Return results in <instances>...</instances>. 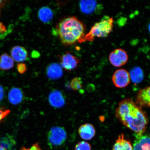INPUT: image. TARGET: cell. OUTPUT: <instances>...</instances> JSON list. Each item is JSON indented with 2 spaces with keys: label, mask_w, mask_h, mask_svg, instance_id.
Masks as SVG:
<instances>
[{
  "label": "cell",
  "mask_w": 150,
  "mask_h": 150,
  "mask_svg": "<svg viewBox=\"0 0 150 150\" xmlns=\"http://www.w3.org/2000/svg\"><path fill=\"white\" fill-rule=\"evenodd\" d=\"M115 116L123 125L134 131L135 136L142 135L149 123L146 112L130 98L120 102Z\"/></svg>",
  "instance_id": "6da1fadb"
},
{
  "label": "cell",
  "mask_w": 150,
  "mask_h": 150,
  "mask_svg": "<svg viewBox=\"0 0 150 150\" xmlns=\"http://www.w3.org/2000/svg\"><path fill=\"white\" fill-rule=\"evenodd\" d=\"M86 27L76 16H69L60 21L56 25V31L60 40L66 46L83 42Z\"/></svg>",
  "instance_id": "7a4b0ae2"
},
{
  "label": "cell",
  "mask_w": 150,
  "mask_h": 150,
  "mask_svg": "<svg viewBox=\"0 0 150 150\" xmlns=\"http://www.w3.org/2000/svg\"><path fill=\"white\" fill-rule=\"evenodd\" d=\"M114 20L112 17L105 16L100 21L96 22L86 35L83 42H92L96 37L106 38L112 32L113 28Z\"/></svg>",
  "instance_id": "3957f363"
},
{
  "label": "cell",
  "mask_w": 150,
  "mask_h": 150,
  "mask_svg": "<svg viewBox=\"0 0 150 150\" xmlns=\"http://www.w3.org/2000/svg\"><path fill=\"white\" fill-rule=\"evenodd\" d=\"M67 138L66 131L64 128L59 126L54 127L49 131L47 141L50 147H57L63 145Z\"/></svg>",
  "instance_id": "277c9868"
},
{
  "label": "cell",
  "mask_w": 150,
  "mask_h": 150,
  "mask_svg": "<svg viewBox=\"0 0 150 150\" xmlns=\"http://www.w3.org/2000/svg\"><path fill=\"white\" fill-rule=\"evenodd\" d=\"M112 80L114 85L117 88L126 87L130 83V74L125 69H119L114 73Z\"/></svg>",
  "instance_id": "5b68a950"
},
{
  "label": "cell",
  "mask_w": 150,
  "mask_h": 150,
  "mask_svg": "<svg viewBox=\"0 0 150 150\" xmlns=\"http://www.w3.org/2000/svg\"><path fill=\"white\" fill-rule=\"evenodd\" d=\"M109 61L110 63L116 67L125 65L128 61V56L127 52L122 49H117L110 53Z\"/></svg>",
  "instance_id": "8992f818"
},
{
  "label": "cell",
  "mask_w": 150,
  "mask_h": 150,
  "mask_svg": "<svg viewBox=\"0 0 150 150\" xmlns=\"http://www.w3.org/2000/svg\"><path fill=\"white\" fill-rule=\"evenodd\" d=\"M60 61L62 67L69 71L76 69L80 62L78 58L69 52H65L61 56Z\"/></svg>",
  "instance_id": "52a82bcc"
},
{
  "label": "cell",
  "mask_w": 150,
  "mask_h": 150,
  "mask_svg": "<svg viewBox=\"0 0 150 150\" xmlns=\"http://www.w3.org/2000/svg\"><path fill=\"white\" fill-rule=\"evenodd\" d=\"M81 11L84 14H99L102 12L103 6L95 1H81L79 2Z\"/></svg>",
  "instance_id": "ba28073f"
},
{
  "label": "cell",
  "mask_w": 150,
  "mask_h": 150,
  "mask_svg": "<svg viewBox=\"0 0 150 150\" xmlns=\"http://www.w3.org/2000/svg\"><path fill=\"white\" fill-rule=\"evenodd\" d=\"M48 100L50 105L55 108L62 107L65 104L64 95L59 90H54L50 93Z\"/></svg>",
  "instance_id": "9c48e42d"
},
{
  "label": "cell",
  "mask_w": 150,
  "mask_h": 150,
  "mask_svg": "<svg viewBox=\"0 0 150 150\" xmlns=\"http://www.w3.org/2000/svg\"><path fill=\"white\" fill-rule=\"evenodd\" d=\"M137 105L150 108V84L149 87L140 89L136 96Z\"/></svg>",
  "instance_id": "30bf717a"
},
{
  "label": "cell",
  "mask_w": 150,
  "mask_h": 150,
  "mask_svg": "<svg viewBox=\"0 0 150 150\" xmlns=\"http://www.w3.org/2000/svg\"><path fill=\"white\" fill-rule=\"evenodd\" d=\"M46 73L47 76L50 79H58L63 76L62 67L59 64L52 63L47 67Z\"/></svg>",
  "instance_id": "8fae6325"
},
{
  "label": "cell",
  "mask_w": 150,
  "mask_h": 150,
  "mask_svg": "<svg viewBox=\"0 0 150 150\" xmlns=\"http://www.w3.org/2000/svg\"><path fill=\"white\" fill-rule=\"evenodd\" d=\"M78 133L82 139L89 140L95 136L96 130L93 125L86 123L80 126L78 129Z\"/></svg>",
  "instance_id": "7c38bea8"
},
{
  "label": "cell",
  "mask_w": 150,
  "mask_h": 150,
  "mask_svg": "<svg viewBox=\"0 0 150 150\" xmlns=\"http://www.w3.org/2000/svg\"><path fill=\"white\" fill-rule=\"evenodd\" d=\"M11 57L14 61L21 62L26 60L27 59L28 52L27 50L21 46L13 47L11 50Z\"/></svg>",
  "instance_id": "4fadbf2b"
},
{
  "label": "cell",
  "mask_w": 150,
  "mask_h": 150,
  "mask_svg": "<svg viewBox=\"0 0 150 150\" xmlns=\"http://www.w3.org/2000/svg\"><path fill=\"white\" fill-rule=\"evenodd\" d=\"M112 150H133L130 140L125 139L123 134L120 135L112 148Z\"/></svg>",
  "instance_id": "5bb4252c"
},
{
  "label": "cell",
  "mask_w": 150,
  "mask_h": 150,
  "mask_svg": "<svg viewBox=\"0 0 150 150\" xmlns=\"http://www.w3.org/2000/svg\"><path fill=\"white\" fill-rule=\"evenodd\" d=\"M23 95L22 90L18 88H13L10 90L8 94V99L11 104L16 105L22 102Z\"/></svg>",
  "instance_id": "9a60e30c"
},
{
  "label": "cell",
  "mask_w": 150,
  "mask_h": 150,
  "mask_svg": "<svg viewBox=\"0 0 150 150\" xmlns=\"http://www.w3.org/2000/svg\"><path fill=\"white\" fill-rule=\"evenodd\" d=\"M38 16L40 20L44 23H48L52 20L54 14L51 8L48 6H43L39 9Z\"/></svg>",
  "instance_id": "2e32d148"
},
{
  "label": "cell",
  "mask_w": 150,
  "mask_h": 150,
  "mask_svg": "<svg viewBox=\"0 0 150 150\" xmlns=\"http://www.w3.org/2000/svg\"><path fill=\"white\" fill-rule=\"evenodd\" d=\"M14 61L11 56L4 53L0 56V69L8 70L14 67Z\"/></svg>",
  "instance_id": "e0dca14e"
},
{
  "label": "cell",
  "mask_w": 150,
  "mask_h": 150,
  "mask_svg": "<svg viewBox=\"0 0 150 150\" xmlns=\"http://www.w3.org/2000/svg\"><path fill=\"white\" fill-rule=\"evenodd\" d=\"M130 78L135 84L140 83L144 79V74L141 68L136 67L133 68L130 72Z\"/></svg>",
  "instance_id": "ac0fdd59"
},
{
  "label": "cell",
  "mask_w": 150,
  "mask_h": 150,
  "mask_svg": "<svg viewBox=\"0 0 150 150\" xmlns=\"http://www.w3.org/2000/svg\"><path fill=\"white\" fill-rule=\"evenodd\" d=\"M142 150H150V138L147 135L135 136Z\"/></svg>",
  "instance_id": "d6986e66"
},
{
  "label": "cell",
  "mask_w": 150,
  "mask_h": 150,
  "mask_svg": "<svg viewBox=\"0 0 150 150\" xmlns=\"http://www.w3.org/2000/svg\"><path fill=\"white\" fill-rule=\"evenodd\" d=\"M15 140L11 136H7L0 138V145L6 149H10L15 145Z\"/></svg>",
  "instance_id": "ffe728a7"
},
{
  "label": "cell",
  "mask_w": 150,
  "mask_h": 150,
  "mask_svg": "<svg viewBox=\"0 0 150 150\" xmlns=\"http://www.w3.org/2000/svg\"><path fill=\"white\" fill-rule=\"evenodd\" d=\"M82 82L80 78L75 77L71 80L70 85L71 88L74 91H79L81 89Z\"/></svg>",
  "instance_id": "44dd1931"
},
{
  "label": "cell",
  "mask_w": 150,
  "mask_h": 150,
  "mask_svg": "<svg viewBox=\"0 0 150 150\" xmlns=\"http://www.w3.org/2000/svg\"><path fill=\"white\" fill-rule=\"evenodd\" d=\"M91 146L88 142H80L75 146V150H91Z\"/></svg>",
  "instance_id": "7402d4cb"
},
{
  "label": "cell",
  "mask_w": 150,
  "mask_h": 150,
  "mask_svg": "<svg viewBox=\"0 0 150 150\" xmlns=\"http://www.w3.org/2000/svg\"><path fill=\"white\" fill-rule=\"evenodd\" d=\"M5 26L0 22V39H2L8 33Z\"/></svg>",
  "instance_id": "603a6c76"
},
{
  "label": "cell",
  "mask_w": 150,
  "mask_h": 150,
  "mask_svg": "<svg viewBox=\"0 0 150 150\" xmlns=\"http://www.w3.org/2000/svg\"><path fill=\"white\" fill-rule=\"evenodd\" d=\"M27 67L24 63H20L17 65V70L20 74H23L27 71Z\"/></svg>",
  "instance_id": "cb8c5ba5"
},
{
  "label": "cell",
  "mask_w": 150,
  "mask_h": 150,
  "mask_svg": "<svg viewBox=\"0 0 150 150\" xmlns=\"http://www.w3.org/2000/svg\"><path fill=\"white\" fill-rule=\"evenodd\" d=\"M10 111L8 110H2L0 108V122L6 117L10 113Z\"/></svg>",
  "instance_id": "d4e9b609"
},
{
  "label": "cell",
  "mask_w": 150,
  "mask_h": 150,
  "mask_svg": "<svg viewBox=\"0 0 150 150\" xmlns=\"http://www.w3.org/2000/svg\"><path fill=\"white\" fill-rule=\"evenodd\" d=\"M20 150H42L41 149L40 146L39 145V144L35 143L30 148H26L25 147H23Z\"/></svg>",
  "instance_id": "484cf974"
},
{
  "label": "cell",
  "mask_w": 150,
  "mask_h": 150,
  "mask_svg": "<svg viewBox=\"0 0 150 150\" xmlns=\"http://www.w3.org/2000/svg\"><path fill=\"white\" fill-rule=\"evenodd\" d=\"M133 150H142L140 145L138 141H135L134 144V149Z\"/></svg>",
  "instance_id": "4316f807"
},
{
  "label": "cell",
  "mask_w": 150,
  "mask_h": 150,
  "mask_svg": "<svg viewBox=\"0 0 150 150\" xmlns=\"http://www.w3.org/2000/svg\"><path fill=\"white\" fill-rule=\"evenodd\" d=\"M4 96V91L2 86L0 85V102H1Z\"/></svg>",
  "instance_id": "83f0119b"
},
{
  "label": "cell",
  "mask_w": 150,
  "mask_h": 150,
  "mask_svg": "<svg viewBox=\"0 0 150 150\" xmlns=\"http://www.w3.org/2000/svg\"><path fill=\"white\" fill-rule=\"evenodd\" d=\"M4 4V3H3V1H0V8L3 6Z\"/></svg>",
  "instance_id": "f1b7e54d"
},
{
  "label": "cell",
  "mask_w": 150,
  "mask_h": 150,
  "mask_svg": "<svg viewBox=\"0 0 150 150\" xmlns=\"http://www.w3.org/2000/svg\"><path fill=\"white\" fill-rule=\"evenodd\" d=\"M0 150H7V149L0 145Z\"/></svg>",
  "instance_id": "f546056e"
},
{
  "label": "cell",
  "mask_w": 150,
  "mask_h": 150,
  "mask_svg": "<svg viewBox=\"0 0 150 150\" xmlns=\"http://www.w3.org/2000/svg\"><path fill=\"white\" fill-rule=\"evenodd\" d=\"M148 29H149V31L150 33V23L149 24V26H148Z\"/></svg>",
  "instance_id": "4dcf8cb0"
}]
</instances>
